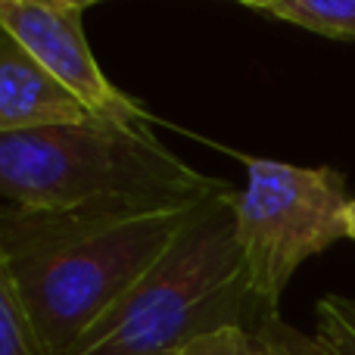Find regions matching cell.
I'll use <instances>...</instances> for the list:
<instances>
[{
	"instance_id": "3957f363",
	"label": "cell",
	"mask_w": 355,
	"mask_h": 355,
	"mask_svg": "<svg viewBox=\"0 0 355 355\" xmlns=\"http://www.w3.org/2000/svg\"><path fill=\"white\" fill-rule=\"evenodd\" d=\"M162 147L150 125L87 119L0 135V202L22 209H166L227 190Z\"/></svg>"
},
{
	"instance_id": "8fae6325",
	"label": "cell",
	"mask_w": 355,
	"mask_h": 355,
	"mask_svg": "<svg viewBox=\"0 0 355 355\" xmlns=\"http://www.w3.org/2000/svg\"><path fill=\"white\" fill-rule=\"evenodd\" d=\"M346 237L355 240V200H349L346 206Z\"/></svg>"
},
{
	"instance_id": "5b68a950",
	"label": "cell",
	"mask_w": 355,
	"mask_h": 355,
	"mask_svg": "<svg viewBox=\"0 0 355 355\" xmlns=\"http://www.w3.org/2000/svg\"><path fill=\"white\" fill-rule=\"evenodd\" d=\"M85 10L78 0H0V22L91 116L150 125L147 110L103 75L85 37Z\"/></svg>"
},
{
	"instance_id": "7a4b0ae2",
	"label": "cell",
	"mask_w": 355,
	"mask_h": 355,
	"mask_svg": "<svg viewBox=\"0 0 355 355\" xmlns=\"http://www.w3.org/2000/svg\"><path fill=\"white\" fill-rule=\"evenodd\" d=\"M234 193L227 187L206 196L147 275L66 355H175L206 334L256 327L265 315H275L250 287Z\"/></svg>"
},
{
	"instance_id": "7c38bea8",
	"label": "cell",
	"mask_w": 355,
	"mask_h": 355,
	"mask_svg": "<svg viewBox=\"0 0 355 355\" xmlns=\"http://www.w3.org/2000/svg\"><path fill=\"white\" fill-rule=\"evenodd\" d=\"M243 3H250V6H262V10H268L271 3H277V0H243Z\"/></svg>"
},
{
	"instance_id": "ba28073f",
	"label": "cell",
	"mask_w": 355,
	"mask_h": 355,
	"mask_svg": "<svg viewBox=\"0 0 355 355\" xmlns=\"http://www.w3.org/2000/svg\"><path fill=\"white\" fill-rule=\"evenodd\" d=\"M268 12L318 35L355 41V0H277Z\"/></svg>"
},
{
	"instance_id": "277c9868",
	"label": "cell",
	"mask_w": 355,
	"mask_h": 355,
	"mask_svg": "<svg viewBox=\"0 0 355 355\" xmlns=\"http://www.w3.org/2000/svg\"><path fill=\"white\" fill-rule=\"evenodd\" d=\"M346 178L337 168L246 159V187L234 193V225L250 287L265 312H277L306 259L346 237Z\"/></svg>"
},
{
	"instance_id": "8992f818",
	"label": "cell",
	"mask_w": 355,
	"mask_h": 355,
	"mask_svg": "<svg viewBox=\"0 0 355 355\" xmlns=\"http://www.w3.org/2000/svg\"><path fill=\"white\" fill-rule=\"evenodd\" d=\"M97 119L0 22V135Z\"/></svg>"
},
{
	"instance_id": "52a82bcc",
	"label": "cell",
	"mask_w": 355,
	"mask_h": 355,
	"mask_svg": "<svg viewBox=\"0 0 355 355\" xmlns=\"http://www.w3.org/2000/svg\"><path fill=\"white\" fill-rule=\"evenodd\" d=\"M175 355H331L318 337L296 331L281 312L265 315L256 327H227L187 343Z\"/></svg>"
},
{
	"instance_id": "30bf717a",
	"label": "cell",
	"mask_w": 355,
	"mask_h": 355,
	"mask_svg": "<svg viewBox=\"0 0 355 355\" xmlns=\"http://www.w3.org/2000/svg\"><path fill=\"white\" fill-rule=\"evenodd\" d=\"M315 337L331 355H355V300H346V296L318 300Z\"/></svg>"
},
{
	"instance_id": "6da1fadb",
	"label": "cell",
	"mask_w": 355,
	"mask_h": 355,
	"mask_svg": "<svg viewBox=\"0 0 355 355\" xmlns=\"http://www.w3.org/2000/svg\"><path fill=\"white\" fill-rule=\"evenodd\" d=\"M200 202L72 212L0 202V246L44 355L72 349L147 275Z\"/></svg>"
},
{
	"instance_id": "9c48e42d",
	"label": "cell",
	"mask_w": 355,
	"mask_h": 355,
	"mask_svg": "<svg viewBox=\"0 0 355 355\" xmlns=\"http://www.w3.org/2000/svg\"><path fill=\"white\" fill-rule=\"evenodd\" d=\"M0 355H44L0 246Z\"/></svg>"
},
{
	"instance_id": "4fadbf2b",
	"label": "cell",
	"mask_w": 355,
	"mask_h": 355,
	"mask_svg": "<svg viewBox=\"0 0 355 355\" xmlns=\"http://www.w3.org/2000/svg\"><path fill=\"white\" fill-rule=\"evenodd\" d=\"M78 3H85V6H91V3H97V0H78Z\"/></svg>"
}]
</instances>
